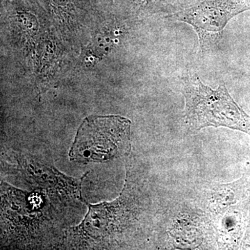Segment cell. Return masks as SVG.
Masks as SVG:
<instances>
[{
  "mask_svg": "<svg viewBox=\"0 0 250 250\" xmlns=\"http://www.w3.org/2000/svg\"><path fill=\"white\" fill-rule=\"evenodd\" d=\"M248 10L250 6L245 0H205L181 11L177 19L193 27L204 50L221 40L224 29L231 18Z\"/></svg>",
  "mask_w": 250,
  "mask_h": 250,
  "instance_id": "cell-3",
  "label": "cell"
},
{
  "mask_svg": "<svg viewBox=\"0 0 250 250\" xmlns=\"http://www.w3.org/2000/svg\"><path fill=\"white\" fill-rule=\"evenodd\" d=\"M131 122L118 116L86 118L70 151L71 160L100 162L125 154L130 149Z\"/></svg>",
  "mask_w": 250,
  "mask_h": 250,
  "instance_id": "cell-2",
  "label": "cell"
},
{
  "mask_svg": "<svg viewBox=\"0 0 250 250\" xmlns=\"http://www.w3.org/2000/svg\"><path fill=\"white\" fill-rule=\"evenodd\" d=\"M184 95L186 121L192 130L225 126L250 134V116L230 96L225 85L213 90L199 78L192 79L186 84Z\"/></svg>",
  "mask_w": 250,
  "mask_h": 250,
  "instance_id": "cell-1",
  "label": "cell"
},
{
  "mask_svg": "<svg viewBox=\"0 0 250 250\" xmlns=\"http://www.w3.org/2000/svg\"><path fill=\"white\" fill-rule=\"evenodd\" d=\"M54 1H55L56 2L59 3V4H65L66 0H54Z\"/></svg>",
  "mask_w": 250,
  "mask_h": 250,
  "instance_id": "cell-4",
  "label": "cell"
}]
</instances>
